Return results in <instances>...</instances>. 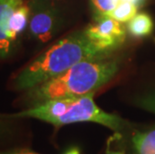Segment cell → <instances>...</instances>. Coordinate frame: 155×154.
Segmentation results:
<instances>
[{"mask_svg": "<svg viewBox=\"0 0 155 154\" xmlns=\"http://www.w3.org/2000/svg\"><path fill=\"white\" fill-rule=\"evenodd\" d=\"M31 8L24 0H0V58L8 57L29 23Z\"/></svg>", "mask_w": 155, "mask_h": 154, "instance_id": "obj_4", "label": "cell"}, {"mask_svg": "<svg viewBox=\"0 0 155 154\" xmlns=\"http://www.w3.org/2000/svg\"><path fill=\"white\" fill-rule=\"evenodd\" d=\"M128 31L136 38L145 37L153 31L154 23L152 18L146 13H138L128 22Z\"/></svg>", "mask_w": 155, "mask_h": 154, "instance_id": "obj_7", "label": "cell"}, {"mask_svg": "<svg viewBox=\"0 0 155 154\" xmlns=\"http://www.w3.org/2000/svg\"><path fill=\"white\" fill-rule=\"evenodd\" d=\"M10 119L7 114H0V141H2L10 131Z\"/></svg>", "mask_w": 155, "mask_h": 154, "instance_id": "obj_13", "label": "cell"}, {"mask_svg": "<svg viewBox=\"0 0 155 154\" xmlns=\"http://www.w3.org/2000/svg\"><path fill=\"white\" fill-rule=\"evenodd\" d=\"M135 104L138 107L155 114V92L148 93L144 96L138 97L135 101Z\"/></svg>", "mask_w": 155, "mask_h": 154, "instance_id": "obj_11", "label": "cell"}, {"mask_svg": "<svg viewBox=\"0 0 155 154\" xmlns=\"http://www.w3.org/2000/svg\"><path fill=\"white\" fill-rule=\"evenodd\" d=\"M119 2L120 0H90L94 18L98 20L108 17Z\"/></svg>", "mask_w": 155, "mask_h": 154, "instance_id": "obj_10", "label": "cell"}, {"mask_svg": "<svg viewBox=\"0 0 155 154\" xmlns=\"http://www.w3.org/2000/svg\"><path fill=\"white\" fill-rule=\"evenodd\" d=\"M85 34L90 40L116 50L125 40L124 26L111 17H104L96 20V23L85 29Z\"/></svg>", "mask_w": 155, "mask_h": 154, "instance_id": "obj_6", "label": "cell"}, {"mask_svg": "<svg viewBox=\"0 0 155 154\" xmlns=\"http://www.w3.org/2000/svg\"><path fill=\"white\" fill-rule=\"evenodd\" d=\"M93 96L94 92L44 101L20 112L7 114V116L11 119L35 118L50 123L56 128L71 123L94 122L114 131L120 130L124 121L119 116L107 113L98 107Z\"/></svg>", "mask_w": 155, "mask_h": 154, "instance_id": "obj_3", "label": "cell"}, {"mask_svg": "<svg viewBox=\"0 0 155 154\" xmlns=\"http://www.w3.org/2000/svg\"><path fill=\"white\" fill-rule=\"evenodd\" d=\"M137 9L138 6L134 3L120 0V2L112 10L108 17L113 18L120 23H126V22H129L137 14Z\"/></svg>", "mask_w": 155, "mask_h": 154, "instance_id": "obj_9", "label": "cell"}, {"mask_svg": "<svg viewBox=\"0 0 155 154\" xmlns=\"http://www.w3.org/2000/svg\"><path fill=\"white\" fill-rule=\"evenodd\" d=\"M132 141L137 154H155V129L136 133Z\"/></svg>", "mask_w": 155, "mask_h": 154, "instance_id": "obj_8", "label": "cell"}, {"mask_svg": "<svg viewBox=\"0 0 155 154\" xmlns=\"http://www.w3.org/2000/svg\"><path fill=\"white\" fill-rule=\"evenodd\" d=\"M106 154H125L123 151H112V150H110L109 148H108L107 150H106Z\"/></svg>", "mask_w": 155, "mask_h": 154, "instance_id": "obj_15", "label": "cell"}, {"mask_svg": "<svg viewBox=\"0 0 155 154\" xmlns=\"http://www.w3.org/2000/svg\"><path fill=\"white\" fill-rule=\"evenodd\" d=\"M114 50L90 40L85 31L74 32L55 42L16 75L13 86L29 90L50 80L79 62L110 57Z\"/></svg>", "mask_w": 155, "mask_h": 154, "instance_id": "obj_1", "label": "cell"}, {"mask_svg": "<svg viewBox=\"0 0 155 154\" xmlns=\"http://www.w3.org/2000/svg\"><path fill=\"white\" fill-rule=\"evenodd\" d=\"M124 1H129V2H132L134 4H136L138 7H140L141 5L143 4L145 0H124Z\"/></svg>", "mask_w": 155, "mask_h": 154, "instance_id": "obj_14", "label": "cell"}, {"mask_svg": "<svg viewBox=\"0 0 155 154\" xmlns=\"http://www.w3.org/2000/svg\"><path fill=\"white\" fill-rule=\"evenodd\" d=\"M119 68L120 62L110 57L79 62L62 74L29 89L26 96L33 106L52 99L95 92L109 82Z\"/></svg>", "mask_w": 155, "mask_h": 154, "instance_id": "obj_2", "label": "cell"}, {"mask_svg": "<svg viewBox=\"0 0 155 154\" xmlns=\"http://www.w3.org/2000/svg\"><path fill=\"white\" fill-rule=\"evenodd\" d=\"M59 24L60 19L58 11L52 6H40L31 9L28 30L36 40L40 42L49 41L58 31Z\"/></svg>", "mask_w": 155, "mask_h": 154, "instance_id": "obj_5", "label": "cell"}, {"mask_svg": "<svg viewBox=\"0 0 155 154\" xmlns=\"http://www.w3.org/2000/svg\"><path fill=\"white\" fill-rule=\"evenodd\" d=\"M0 154H39L34 151H31L29 149H9L5 150V151H0ZM63 154H80V151L77 147H72V148L68 149Z\"/></svg>", "mask_w": 155, "mask_h": 154, "instance_id": "obj_12", "label": "cell"}]
</instances>
